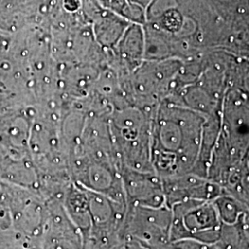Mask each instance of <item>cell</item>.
<instances>
[{"label":"cell","instance_id":"cell-2","mask_svg":"<svg viewBox=\"0 0 249 249\" xmlns=\"http://www.w3.org/2000/svg\"><path fill=\"white\" fill-rule=\"evenodd\" d=\"M170 242L197 240L214 243L221 238V219L213 201L186 200L171 207Z\"/></svg>","mask_w":249,"mask_h":249},{"label":"cell","instance_id":"cell-7","mask_svg":"<svg viewBox=\"0 0 249 249\" xmlns=\"http://www.w3.org/2000/svg\"><path fill=\"white\" fill-rule=\"evenodd\" d=\"M10 43V36L0 32V57L6 53Z\"/></svg>","mask_w":249,"mask_h":249},{"label":"cell","instance_id":"cell-5","mask_svg":"<svg viewBox=\"0 0 249 249\" xmlns=\"http://www.w3.org/2000/svg\"><path fill=\"white\" fill-rule=\"evenodd\" d=\"M130 23L115 12L104 9L90 26L97 45L105 51H112Z\"/></svg>","mask_w":249,"mask_h":249},{"label":"cell","instance_id":"cell-3","mask_svg":"<svg viewBox=\"0 0 249 249\" xmlns=\"http://www.w3.org/2000/svg\"><path fill=\"white\" fill-rule=\"evenodd\" d=\"M120 176L127 205L152 208L166 205L162 181L155 173H143L122 167Z\"/></svg>","mask_w":249,"mask_h":249},{"label":"cell","instance_id":"cell-1","mask_svg":"<svg viewBox=\"0 0 249 249\" xmlns=\"http://www.w3.org/2000/svg\"><path fill=\"white\" fill-rule=\"evenodd\" d=\"M179 105L161 101L151 116V162L160 178L191 174L200 151L202 136L196 123Z\"/></svg>","mask_w":249,"mask_h":249},{"label":"cell","instance_id":"cell-6","mask_svg":"<svg viewBox=\"0 0 249 249\" xmlns=\"http://www.w3.org/2000/svg\"><path fill=\"white\" fill-rule=\"evenodd\" d=\"M0 249H25V241L13 229L0 230Z\"/></svg>","mask_w":249,"mask_h":249},{"label":"cell","instance_id":"cell-4","mask_svg":"<svg viewBox=\"0 0 249 249\" xmlns=\"http://www.w3.org/2000/svg\"><path fill=\"white\" fill-rule=\"evenodd\" d=\"M46 0H0V32L14 35L45 20Z\"/></svg>","mask_w":249,"mask_h":249},{"label":"cell","instance_id":"cell-8","mask_svg":"<svg viewBox=\"0 0 249 249\" xmlns=\"http://www.w3.org/2000/svg\"><path fill=\"white\" fill-rule=\"evenodd\" d=\"M128 1H130L131 3H134L136 5H139V6L142 7L143 9L147 10L148 7L151 5V3L153 0H128Z\"/></svg>","mask_w":249,"mask_h":249}]
</instances>
